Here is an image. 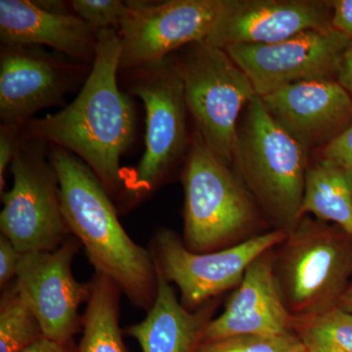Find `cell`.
Listing matches in <instances>:
<instances>
[{
  "label": "cell",
  "instance_id": "obj_1",
  "mask_svg": "<svg viewBox=\"0 0 352 352\" xmlns=\"http://www.w3.org/2000/svg\"><path fill=\"white\" fill-rule=\"evenodd\" d=\"M120 51L117 31L99 32L94 63L75 100L22 129L23 138L63 148L85 162L118 201L126 177L120 159L135 131L133 105L118 83Z\"/></svg>",
  "mask_w": 352,
  "mask_h": 352
},
{
  "label": "cell",
  "instance_id": "obj_2",
  "mask_svg": "<svg viewBox=\"0 0 352 352\" xmlns=\"http://www.w3.org/2000/svg\"><path fill=\"white\" fill-rule=\"evenodd\" d=\"M48 157L59 178L69 233L85 248L95 272L115 282L132 305L149 311L159 285L151 252L129 237L113 199L85 162L54 145H48Z\"/></svg>",
  "mask_w": 352,
  "mask_h": 352
},
{
  "label": "cell",
  "instance_id": "obj_3",
  "mask_svg": "<svg viewBox=\"0 0 352 352\" xmlns=\"http://www.w3.org/2000/svg\"><path fill=\"white\" fill-rule=\"evenodd\" d=\"M243 113L236 175L276 229L291 232L302 219L309 151L271 117L258 95Z\"/></svg>",
  "mask_w": 352,
  "mask_h": 352
},
{
  "label": "cell",
  "instance_id": "obj_4",
  "mask_svg": "<svg viewBox=\"0 0 352 352\" xmlns=\"http://www.w3.org/2000/svg\"><path fill=\"white\" fill-rule=\"evenodd\" d=\"M274 254L280 295L295 318L337 307L352 279V236L305 217Z\"/></svg>",
  "mask_w": 352,
  "mask_h": 352
},
{
  "label": "cell",
  "instance_id": "obj_5",
  "mask_svg": "<svg viewBox=\"0 0 352 352\" xmlns=\"http://www.w3.org/2000/svg\"><path fill=\"white\" fill-rule=\"evenodd\" d=\"M183 238L197 254L236 244L258 221L256 204L239 176L204 143L195 131L182 173Z\"/></svg>",
  "mask_w": 352,
  "mask_h": 352
},
{
  "label": "cell",
  "instance_id": "obj_6",
  "mask_svg": "<svg viewBox=\"0 0 352 352\" xmlns=\"http://www.w3.org/2000/svg\"><path fill=\"white\" fill-rule=\"evenodd\" d=\"M129 73V90L146 111L145 151L124 178L122 208L142 203L162 186L188 144L184 90L175 60L166 58Z\"/></svg>",
  "mask_w": 352,
  "mask_h": 352
},
{
  "label": "cell",
  "instance_id": "obj_7",
  "mask_svg": "<svg viewBox=\"0 0 352 352\" xmlns=\"http://www.w3.org/2000/svg\"><path fill=\"white\" fill-rule=\"evenodd\" d=\"M175 63L196 131L208 149L230 166L241 115L256 96L251 80L226 50L206 41L189 45Z\"/></svg>",
  "mask_w": 352,
  "mask_h": 352
},
{
  "label": "cell",
  "instance_id": "obj_8",
  "mask_svg": "<svg viewBox=\"0 0 352 352\" xmlns=\"http://www.w3.org/2000/svg\"><path fill=\"white\" fill-rule=\"evenodd\" d=\"M10 168L13 185L2 195L0 234L21 254L54 251L72 235L48 145L22 136Z\"/></svg>",
  "mask_w": 352,
  "mask_h": 352
},
{
  "label": "cell",
  "instance_id": "obj_9",
  "mask_svg": "<svg viewBox=\"0 0 352 352\" xmlns=\"http://www.w3.org/2000/svg\"><path fill=\"white\" fill-rule=\"evenodd\" d=\"M287 235L286 231L275 229L226 249L197 254L185 247L175 231L161 228L153 237L150 252L159 272L177 286L182 305L195 310L239 286L250 265L282 244Z\"/></svg>",
  "mask_w": 352,
  "mask_h": 352
},
{
  "label": "cell",
  "instance_id": "obj_10",
  "mask_svg": "<svg viewBox=\"0 0 352 352\" xmlns=\"http://www.w3.org/2000/svg\"><path fill=\"white\" fill-rule=\"evenodd\" d=\"M222 0L126 1L118 29L120 72H131L170 57L171 53L205 41L214 27Z\"/></svg>",
  "mask_w": 352,
  "mask_h": 352
},
{
  "label": "cell",
  "instance_id": "obj_11",
  "mask_svg": "<svg viewBox=\"0 0 352 352\" xmlns=\"http://www.w3.org/2000/svg\"><path fill=\"white\" fill-rule=\"evenodd\" d=\"M351 43L332 28L302 32L280 43L239 44L224 50L263 97L294 83L336 80Z\"/></svg>",
  "mask_w": 352,
  "mask_h": 352
},
{
  "label": "cell",
  "instance_id": "obj_12",
  "mask_svg": "<svg viewBox=\"0 0 352 352\" xmlns=\"http://www.w3.org/2000/svg\"><path fill=\"white\" fill-rule=\"evenodd\" d=\"M87 64L36 45L0 48V120L23 129L43 109L59 105L87 78Z\"/></svg>",
  "mask_w": 352,
  "mask_h": 352
},
{
  "label": "cell",
  "instance_id": "obj_13",
  "mask_svg": "<svg viewBox=\"0 0 352 352\" xmlns=\"http://www.w3.org/2000/svg\"><path fill=\"white\" fill-rule=\"evenodd\" d=\"M82 247L69 236L54 251L21 254L15 284L38 317L45 339L59 344L74 342L82 332L80 305L89 296V283L74 276L72 265Z\"/></svg>",
  "mask_w": 352,
  "mask_h": 352
},
{
  "label": "cell",
  "instance_id": "obj_14",
  "mask_svg": "<svg viewBox=\"0 0 352 352\" xmlns=\"http://www.w3.org/2000/svg\"><path fill=\"white\" fill-rule=\"evenodd\" d=\"M330 1L222 0L206 43L226 50L239 44H272L308 31L332 29Z\"/></svg>",
  "mask_w": 352,
  "mask_h": 352
},
{
  "label": "cell",
  "instance_id": "obj_15",
  "mask_svg": "<svg viewBox=\"0 0 352 352\" xmlns=\"http://www.w3.org/2000/svg\"><path fill=\"white\" fill-rule=\"evenodd\" d=\"M266 110L308 151L325 147L352 122V97L336 80L294 83L261 97Z\"/></svg>",
  "mask_w": 352,
  "mask_h": 352
},
{
  "label": "cell",
  "instance_id": "obj_16",
  "mask_svg": "<svg viewBox=\"0 0 352 352\" xmlns=\"http://www.w3.org/2000/svg\"><path fill=\"white\" fill-rule=\"evenodd\" d=\"M273 250L264 252L250 265L224 311L208 324L203 342L236 336L294 332L295 317L287 309L278 289Z\"/></svg>",
  "mask_w": 352,
  "mask_h": 352
},
{
  "label": "cell",
  "instance_id": "obj_17",
  "mask_svg": "<svg viewBox=\"0 0 352 352\" xmlns=\"http://www.w3.org/2000/svg\"><path fill=\"white\" fill-rule=\"evenodd\" d=\"M97 32L73 12H58L32 0H0L2 45L48 46L85 64L94 63Z\"/></svg>",
  "mask_w": 352,
  "mask_h": 352
},
{
  "label": "cell",
  "instance_id": "obj_18",
  "mask_svg": "<svg viewBox=\"0 0 352 352\" xmlns=\"http://www.w3.org/2000/svg\"><path fill=\"white\" fill-rule=\"evenodd\" d=\"M157 294L145 319L126 328L142 352H197L217 307L214 300L190 310L157 270Z\"/></svg>",
  "mask_w": 352,
  "mask_h": 352
},
{
  "label": "cell",
  "instance_id": "obj_19",
  "mask_svg": "<svg viewBox=\"0 0 352 352\" xmlns=\"http://www.w3.org/2000/svg\"><path fill=\"white\" fill-rule=\"evenodd\" d=\"M335 224L352 236V179L330 160L308 164L300 215Z\"/></svg>",
  "mask_w": 352,
  "mask_h": 352
},
{
  "label": "cell",
  "instance_id": "obj_20",
  "mask_svg": "<svg viewBox=\"0 0 352 352\" xmlns=\"http://www.w3.org/2000/svg\"><path fill=\"white\" fill-rule=\"evenodd\" d=\"M82 315L78 352H129L120 326L122 292L110 278L95 272Z\"/></svg>",
  "mask_w": 352,
  "mask_h": 352
},
{
  "label": "cell",
  "instance_id": "obj_21",
  "mask_svg": "<svg viewBox=\"0 0 352 352\" xmlns=\"http://www.w3.org/2000/svg\"><path fill=\"white\" fill-rule=\"evenodd\" d=\"M43 338L38 317L13 282L0 298V352H23Z\"/></svg>",
  "mask_w": 352,
  "mask_h": 352
},
{
  "label": "cell",
  "instance_id": "obj_22",
  "mask_svg": "<svg viewBox=\"0 0 352 352\" xmlns=\"http://www.w3.org/2000/svg\"><path fill=\"white\" fill-rule=\"evenodd\" d=\"M293 331L307 352H352V314L338 307L294 319Z\"/></svg>",
  "mask_w": 352,
  "mask_h": 352
},
{
  "label": "cell",
  "instance_id": "obj_23",
  "mask_svg": "<svg viewBox=\"0 0 352 352\" xmlns=\"http://www.w3.org/2000/svg\"><path fill=\"white\" fill-rule=\"evenodd\" d=\"M197 352H307L295 333L283 335H245L203 342Z\"/></svg>",
  "mask_w": 352,
  "mask_h": 352
},
{
  "label": "cell",
  "instance_id": "obj_24",
  "mask_svg": "<svg viewBox=\"0 0 352 352\" xmlns=\"http://www.w3.org/2000/svg\"><path fill=\"white\" fill-rule=\"evenodd\" d=\"M72 12L87 23L95 32L118 31L126 10V1L120 0H73Z\"/></svg>",
  "mask_w": 352,
  "mask_h": 352
},
{
  "label": "cell",
  "instance_id": "obj_25",
  "mask_svg": "<svg viewBox=\"0 0 352 352\" xmlns=\"http://www.w3.org/2000/svg\"><path fill=\"white\" fill-rule=\"evenodd\" d=\"M22 141V129L8 124H0V192L3 195L6 170L12 164L14 157Z\"/></svg>",
  "mask_w": 352,
  "mask_h": 352
},
{
  "label": "cell",
  "instance_id": "obj_26",
  "mask_svg": "<svg viewBox=\"0 0 352 352\" xmlns=\"http://www.w3.org/2000/svg\"><path fill=\"white\" fill-rule=\"evenodd\" d=\"M321 153L322 157L344 168L352 179V122L332 142L322 148Z\"/></svg>",
  "mask_w": 352,
  "mask_h": 352
},
{
  "label": "cell",
  "instance_id": "obj_27",
  "mask_svg": "<svg viewBox=\"0 0 352 352\" xmlns=\"http://www.w3.org/2000/svg\"><path fill=\"white\" fill-rule=\"evenodd\" d=\"M21 254L13 243L0 234V287L2 289L15 281Z\"/></svg>",
  "mask_w": 352,
  "mask_h": 352
},
{
  "label": "cell",
  "instance_id": "obj_28",
  "mask_svg": "<svg viewBox=\"0 0 352 352\" xmlns=\"http://www.w3.org/2000/svg\"><path fill=\"white\" fill-rule=\"evenodd\" d=\"M332 7V27L352 41V0H333Z\"/></svg>",
  "mask_w": 352,
  "mask_h": 352
},
{
  "label": "cell",
  "instance_id": "obj_29",
  "mask_svg": "<svg viewBox=\"0 0 352 352\" xmlns=\"http://www.w3.org/2000/svg\"><path fill=\"white\" fill-rule=\"evenodd\" d=\"M338 82L351 95L352 97V41L342 56L339 72H338Z\"/></svg>",
  "mask_w": 352,
  "mask_h": 352
},
{
  "label": "cell",
  "instance_id": "obj_30",
  "mask_svg": "<svg viewBox=\"0 0 352 352\" xmlns=\"http://www.w3.org/2000/svg\"><path fill=\"white\" fill-rule=\"evenodd\" d=\"M23 352H78V346L74 342L59 344L43 338Z\"/></svg>",
  "mask_w": 352,
  "mask_h": 352
},
{
  "label": "cell",
  "instance_id": "obj_31",
  "mask_svg": "<svg viewBox=\"0 0 352 352\" xmlns=\"http://www.w3.org/2000/svg\"><path fill=\"white\" fill-rule=\"evenodd\" d=\"M338 307L347 312V314H352V279L351 284L347 287L346 293H344L342 298H340Z\"/></svg>",
  "mask_w": 352,
  "mask_h": 352
}]
</instances>
